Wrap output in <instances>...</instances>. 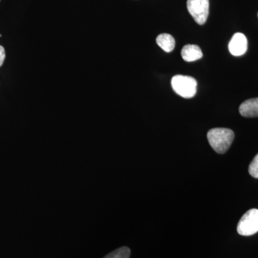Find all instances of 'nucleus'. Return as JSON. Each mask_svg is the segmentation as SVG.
<instances>
[{
  "label": "nucleus",
  "instance_id": "nucleus-1",
  "mask_svg": "<svg viewBox=\"0 0 258 258\" xmlns=\"http://www.w3.org/2000/svg\"><path fill=\"white\" fill-rule=\"evenodd\" d=\"M235 138V134L231 129L215 128L209 131L208 139L212 149L220 154L227 152Z\"/></svg>",
  "mask_w": 258,
  "mask_h": 258
},
{
  "label": "nucleus",
  "instance_id": "nucleus-2",
  "mask_svg": "<svg viewBox=\"0 0 258 258\" xmlns=\"http://www.w3.org/2000/svg\"><path fill=\"white\" fill-rule=\"evenodd\" d=\"M197 86L196 80L191 76L177 75L171 79L173 90L184 98H191L196 95Z\"/></svg>",
  "mask_w": 258,
  "mask_h": 258
},
{
  "label": "nucleus",
  "instance_id": "nucleus-3",
  "mask_svg": "<svg viewBox=\"0 0 258 258\" xmlns=\"http://www.w3.org/2000/svg\"><path fill=\"white\" fill-rule=\"evenodd\" d=\"M237 232L242 236L254 235L258 232V210L252 209L241 217L237 227Z\"/></svg>",
  "mask_w": 258,
  "mask_h": 258
},
{
  "label": "nucleus",
  "instance_id": "nucleus-4",
  "mask_svg": "<svg viewBox=\"0 0 258 258\" xmlns=\"http://www.w3.org/2000/svg\"><path fill=\"white\" fill-rule=\"evenodd\" d=\"M187 9L189 14L199 25L206 23L210 9L209 0H187Z\"/></svg>",
  "mask_w": 258,
  "mask_h": 258
},
{
  "label": "nucleus",
  "instance_id": "nucleus-5",
  "mask_svg": "<svg viewBox=\"0 0 258 258\" xmlns=\"http://www.w3.org/2000/svg\"><path fill=\"white\" fill-rule=\"evenodd\" d=\"M247 50V37L244 34L237 32L232 36L229 43V50L234 56H241Z\"/></svg>",
  "mask_w": 258,
  "mask_h": 258
},
{
  "label": "nucleus",
  "instance_id": "nucleus-6",
  "mask_svg": "<svg viewBox=\"0 0 258 258\" xmlns=\"http://www.w3.org/2000/svg\"><path fill=\"white\" fill-rule=\"evenodd\" d=\"M242 116L246 118L258 117V98H251L244 101L239 108Z\"/></svg>",
  "mask_w": 258,
  "mask_h": 258
},
{
  "label": "nucleus",
  "instance_id": "nucleus-7",
  "mask_svg": "<svg viewBox=\"0 0 258 258\" xmlns=\"http://www.w3.org/2000/svg\"><path fill=\"white\" fill-rule=\"evenodd\" d=\"M181 54L182 58L186 62L200 60L203 56L201 48L196 45H185L181 50Z\"/></svg>",
  "mask_w": 258,
  "mask_h": 258
},
{
  "label": "nucleus",
  "instance_id": "nucleus-8",
  "mask_svg": "<svg viewBox=\"0 0 258 258\" xmlns=\"http://www.w3.org/2000/svg\"><path fill=\"white\" fill-rule=\"evenodd\" d=\"M157 43L162 50L170 52L175 47V40L169 34L163 33L157 37Z\"/></svg>",
  "mask_w": 258,
  "mask_h": 258
},
{
  "label": "nucleus",
  "instance_id": "nucleus-9",
  "mask_svg": "<svg viewBox=\"0 0 258 258\" xmlns=\"http://www.w3.org/2000/svg\"><path fill=\"white\" fill-rule=\"evenodd\" d=\"M130 255V249L127 247H122L107 254L103 258H129Z\"/></svg>",
  "mask_w": 258,
  "mask_h": 258
},
{
  "label": "nucleus",
  "instance_id": "nucleus-10",
  "mask_svg": "<svg viewBox=\"0 0 258 258\" xmlns=\"http://www.w3.org/2000/svg\"><path fill=\"white\" fill-rule=\"evenodd\" d=\"M249 174L254 178H258V154L250 163L248 169Z\"/></svg>",
  "mask_w": 258,
  "mask_h": 258
},
{
  "label": "nucleus",
  "instance_id": "nucleus-11",
  "mask_svg": "<svg viewBox=\"0 0 258 258\" xmlns=\"http://www.w3.org/2000/svg\"><path fill=\"white\" fill-rule=\"evenodd\" d=\"M5 57H6V54H5V48L0 45V67L4 63Z\"/></svg>",
  "mask_w": 258,
  "mask_h": 258
}]
</instances>
